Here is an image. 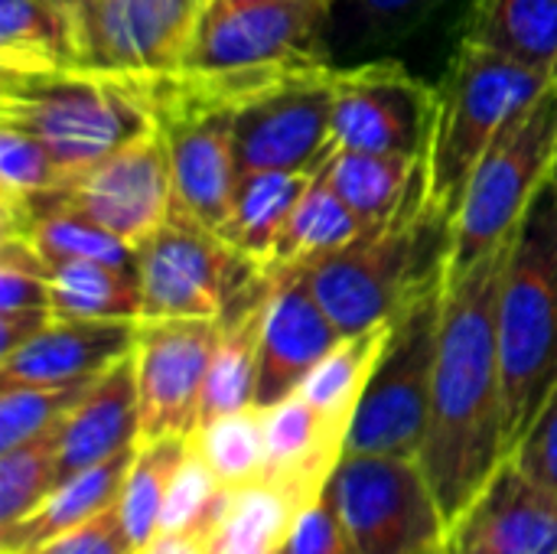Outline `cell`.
I'll list each match as a JSON object with an SVG mask.
<instances>
[{
    "label": "cell",
    "instance_id": "1",
    "mask_svg": "<svg viewBox=\"0 0 557 554\" xmlns=\"http://www.w3.org/2000/svg\"><path fill=\"white\" fill-rule=\"evenodd\" d=\"M509 242L444 278L431 418L418 464L450 529L509 457L496 330Z\"/></svg>",
    "mask_w": 557,
    "mask_h": 554
},
{
    "label": "cell",
    "instance_id": "2",
    "mask_svg": "<svg viewBox=\"0 0 557 554\" xmlns=\"http://www.w3.org/2000/svg\"><path fill=\"white\" fill-rule=\"evenodd\" d=\"M454 219L428 202V173L408 202L352 245L307 268V281L343 336L392 323L447 278Z\"/></svg>",
    "mask_w": 557,
    "mask_h": 554
},
{
    "label": "cell",
    "instance_id": "3",
    "mask_svg": "<svg viewBox=\"0 0 557 554\" xmlns=\"http://www.w3.org/2000/svg\"><path fill=\"white\" fill-rule=\"evenodd\" d=\"M496 330L506 451L512 454L557 389V189L552 180L512 232Z\"/></svg>",
    "mask_w": 557,
    "mask_h": 554
},
{
    "label": "cell",
    "instance_id": "4",
    "mask_svg": "<svg viewBox=\"0 0 557 554\" xmlns=\"http://www.w3.org/2000/svg\"><path fill=\"white\" fill-rule=\"evenodd\" d=\"M0 121L29 131L69 173L157 127L134 75L91 65L62 72H3Z\"/></svg>",
    "mask_w": 557,
    "mask_h": 554
},
{
    "label": "cell",
    "instance_id": "5",
    "mask_svg": "<svg viewBox=\"0 0 557 554\" xmlns=\"http://www.w3.org/2000/svg\"><path fill=\"white\" fill-rule=\"evenodd\" d=\"M548 85L552 78L490 49L473 42L460 46L444 88L437 91V121L428 150V202L434 209L457 219L483 153Z\"/></svg>",
    "mask_w": 557,
    "mask_h": 554
},
{
    "label": "cell",
    "instance_id": "6",
    "mask_svg": "<svg viewBox=\"0 0 557 554\" xmlns=\"http://www.w3.org/2000/svg\"><path fill=\"white\" fill-rule=\"evenodd\" d=\"M557 150V82H552L476 163L454 219L447 278L506 245L529 202L552 180Z\"/></svg>",
    "mask_w": 557,
    "mask_h": 554
},
{
    "label": "cell",
    "instance_id": "7",
    "mask_svg": "<svg viewBox=\"0 0 557 554\" xmlns=\"http://www.w3.org/2000/svg\"><path fill=\"white\" fill-rule=\"evenodd\" d=\"M441 310L444 281L431 284L392 320L388 343L352 418L346 454L421 457L431 418Z\"/></svg>",
    "mask_w": 557,
    "mask_h": 554
},
{
    "label": "cell",
    "instance_id": "8",
    "mask_svg": "<svg viewBox=\"0 0 557 554\" xmlns=\"http://www.w3.org/2000/svg\"><path fill=\"white\" fill-rule=\"evenodd\" d=\"M137 271L144 317L222 320L268 268L173 202L170 219L137 248Z\"/></svg>",
    "mask_w": 557,
    "mask_h": 554
},
{
    "label": "cell",
    "instance_id": "9",
    "mask_svg": "<svg viewBox=\"0 0 557 554\" xmlns=\"http://www.w3.org/2000/svg\"><path fill=\"white\" fill-rule=\"evenodd\" d=\"M352 554H444L450 526L408 457L346 454L330 480Z\"/></svg>",
    "mask_w": 557,
    "mask_h": 554
},
{
    "label": "cell",
    "instance_id": "10",
    "mask_svg": "<svg viewBox=\"0 0 557 554\" xmlns=\"http://www.w3.org/2000/svg\"><path fill=\"white\" fill-rule=\"evenodd\" d=\"M323 29L326 0H209L189 36L183 65L261 69L326 62Z\"/></svg>",
    "mask_w": 557,
    "mask_h": 554
},
{
    "label": "cell",
    "instance_id": "11",
    "mask_svg": "<svg viewBox=\"0 0 557 554\" xmlns=\"http://www.w3.org/2000/svg\"><path fill=\"white\" fill-rule=\"evenodd\" d=\"M437 91L392 59L336 69L333 147L428 160Z\"/></svg>",
    "mask_w": 557,
    "mask_h": 554
},
{
    "label": "cell",
    "instance_id": "12",
    "mask_svg": "<svg viewBox=\"0 0 557 554\" xmlns=\"http://www.w3.org/2000/svg\"><path fill=\"white\" fill-rule=\"evenodd\" d=\"M336 65L304 69L235 111V157L242 173H317L333 150Z\"/></svg>",
    "mask_w": 557,
    "mask_h": 554
},
{
    "label": "cell",
    "instance_id": "13",
    "mask_svg": "<svg viewBox=\"0 0 557 554\" xmlns=\"http://www.w3.org/2000/svg\"><path fill=\"white\" fill-rule=\"evenodd\" d=\"M219 336V320L144 317L137 323L134 366L140 392V444L193 438L199 431L202 392Z\"/></svg>",
    "mask_w": 557,
    "mask_h": 554
},
{
    "label": "cell",
    "instance_id": "14",
    "mask_svg": "<svg viewBox=\"0 0 557 554\" xmlns=\"http://www.w3.org/2000/svg\"><path fill=\"white\" fill-rule=\"evenodd\" d=\"M65 206L140 248L173 212V160L160 127L75 170L59 189Z\"/></svg>",
    "mask_w": 557,
    "mask_h": 554
},
{
    "label": "cell",
    "instance_id": "15",
    "mask_svg": "<svg viewBox=\"0 0 557 554\" xmlns=\"http://www.w3.org/2000/svg\"><path fill=\"white\" fill-rule=\"evenodd\" d=\"M209 0H91L82 23L85 65L104 72H166L183 65Z\"/></svg>",
    "mask_w": 557,
    "mask_h": 554
},
{
    "label": "cell",
    "instance_id": "16",
    "mask_svg": "<svg viewBox=\"0 0 557 554\" xmlns=\"http://www.w3.org/2000/svg\"><path fill=\"white\" fill-rule=\"evenodd\" d=\"M343 343V333L317 300L307 271H277V287L268 307L255 405L274 408L300 392L307 376Z\"/></svg>",
    "mask_w": 557,
    "mask_h": 554
},
{
    "label": "cell",
    "instance_id": "17",
    "mask_svg": "<svg viewBox=\"0 0 557 554\" xmlns=\"http://www.w3.org/2000/svg\"><path fill=\"white\" fill-rule=\"evenodd\" d=\"M157 127L170 144L176 206L222 235L242 176L235 157V111H189Z\"/></svg>",
    "mask_w": 557,
    "mask_h": 554
},
{
    "label": "cell",
    "instance_id": "18",
    "mask_svg": "<svg viewBox=\"0 0 557 554\" xmlns=\"http://www.w3.org/2000/svg\"><path fill=\"white\" fill-rule=\"evenodd\" d=\"M264 487L277 490L294 509H307L323 496L346 457L349 431L320 415L300 392L264 408Z\"/></svg>",
    "mask_w": 557,
    "mask_h": 554
},
{
    "label": "cell",
    "instance_id": "19",
    "mask_svg": "<svg viewBox=\"0 0 557 554\" xmlns=\"http://www.w3.org/2000/svg\"><path fill=\"white\" fill-rule=\"evenodd\" d=\"M140 320H82L55 317L42 333L0 359V382L69 385L114 369L137 346Z\"/></svg>",
    "mask_w": 557,
    "mask_h": 554
},
{
    "label": "cell",
    "instance_id": "20",
    "mask_svg": "<svg viewBox=\"0 0 557 554\" xmlns=\"http://www.w3.org/2000/svg\"><path fill=\"white\" fill-rule=\"evenodd\" d=\"M450 532L490 554H557V493L506 457Z\"/></svg>",
    "mask_w": 557,
    "mask_h": 554
},
{
    "label": "cell",
    "instance_id": "21",
    "mask_svg": "<svg viewBox=\"0 0 557 554\" xmlns=\"http://www.w3.org/2000/svg\"><path fill=\"white\" fill-rule=\"evenodd\" d=\"M140 444V392L134 353L108 369L59 431V483ZM55 483V487H59Z\"/></svg>",
    "mask_w": 557,
    "mask_h": 554
},
{
    "label": "cell",
    "instance_id": "22",
    "mask_svg": "<svg viewBox=\"0 0 557 554\" xmlns=\"http://www.w3.org/2000/svg\"><path fill=\"white\" fill-rule=\"evenodd\" d=\"M137 447L121 451L117 457L62 480L29 516H23L10 529H0V552L33 554L46 542H52L55 535H62V532L101 516L104 509L117 506Z\"/></svg>",
    "mask_w": 557,
    "mask_h": 554
},
{
    "label": "cell",
    "instance_id": "23",
    "mask_svg": "<svg viewBox=\"0 0 557 554\" xmlns=\"http://www.w3.org/2000/svg\"><path fill=\"white\" fill-rule=\"evenodd\" d=\"M447 0H326L323 56L346 69L414 36Z\"/></svg>",
    "mask_w": 557,
    "mask_h": 554
},
{
    "label": "cell",
    "instance_id": "24",
    "mask_svg": "<svg viewBox=\"0 0 557 554\" xmlns=\"http://www.w3.org/2000/svg\"><path fill=\"white\" fill-rule=\"evenodd\" d=\"M463 42L557 82V0H473Z\"/></svg>",
    "mask_w": 557,
    "mask_h": 554
},
{
    "label": "cell",
    "instance_id": "25",
    "mask_svg": "<svg viewBox=\"0 0 557 554\" xmlns=\"http://www.w3.org/2000/svg\"><path fill=\"white\" fill-rule=\"evenodd\" d=\"M0 65L10 75L85 65L78 23L49 0H0Z\"/></svg>",
    "mask_w": 557,
    "mask_h": 554
},
{
    "label": "cell",
    "instance_id": "26",
    "mask_svg": "<svg viewBox=\"0 0 557 554\" xmlns=\"http://www.w3.org/2000/svg\"><path fill=\"white\" fill-rule=\"evenodd\" d=\"M310 176L313 173H287V170L242 173L222 238L228 245H235L245 258L271 268L274 251L287 232V222H290Z\"/></svg>",
    "mask_w": 557,
    "mask_h": 554
},
{
    "label": "cell",
    "instance_id": "27",
    "mask_svg": "<svg viewBox=\"0 0 557 554\" xmlns=\"http://www.w3.org/2000/svg\"><path fill=\"white\" fill-rule=\"evenodd\" d=\"M369 225L339 193L336 186L330 183V176L323 173V163L320 170L310 176L290 222H287V232L274 251V261H271V271H294V268H313L317 261L336 255L339 248L352 245L356 238H362Z\"/></svg>",
    "mask_w": 557,
    "mask_h": 554
},
{
    "label": "cell",
    "instance_id": "28",
    "mask_svg": "<svg viewBox=\"0 0 557 554\" xmlns=\"http://www.w3.org/2000/svg\"><path fill=\"white\" fill-rule=\"evenodd\" d=\"M323 173L369 225H382L408 202L414 186L424 180L428 160L333 147L323 160Z\"/></svg>",
    "mask_w": 557,
    "mask_h": 554
},
{
    "label": "cell",
    "instance_id": "29",
    "mask_svg": "<svg viewBox=\"0 0 557 554\" xmlns=\"http://www.w3.org/2000/svg\"><path fill=\"white\" fill-rule=\"evenodd\" d=\"M49 300L55 317L140 320L144 287L137 264L65 261L49 268Z\"/></svg>",
    "mask_w": 557,
    "mask_h": 554
},
{
    "label": "cell",
    "instance_id": "30",
    "mask_svg": "<svg viewBox=\"0 0 557 554\" xmlns=\"http://www.w3.org/2000/svg\"><path fill=\"white\" fill-rule=\"evenodd\" d=\"M388 333H392V323L372 327L356 336H343V343L307 376V382L300 385V395L333 424L349 431L359 411V402L369 389V379L382 359Z\"/></svg>",
    "mask_w": 557,
    "mask_h": 554
},
{
    "label": "cell",
    "instance_id": "31",
    "mask_svg": "<svg viewBox=\"0 0 557 554\" xmlns=\"http://www.w3.org/2000/svg\"><path fill=\"white\" fill-rule=\"evenodd\" d=\"M189 451V438H160L144 441L134 454V464L121 493V522L134 549L140 552L163 526V506L170 496V483Z\"/></svg>",
    "mask_w": 557,
    "mask_h": 554
},
{
    "label": "cell",
    "instance_id": "32",
    "mask_svg": "<svg viewBox=\"0 0 557 554\" xmlns=\"http://www.w3.org/2000/svg\"><path fill=\"white\" fill-rule=\"evenodd\" d=\"M193 444L225 490L242 493L264 480V460H268L264 408L251 405V408L222 415L202 424L193 434Z\"/></svg>",
    "mask_w": 557,
    "mask_h": 554
},
{
    "label": "cell",
    "instance_id": "33",
    "mask_svg": "<svg viewBox=\"0 0 557 554\" xmlns=\"http://www.w3.org/2000/svg\"><path fill=\"white\" fill-rule=\"evenodd\" d=\"M294 509L277 490L258 483L232 496V506L209 539V554H274L287 545Z\"/></svg>",
    "mask_w": 557,
    "mask_h": 554
},
{
    "label": "cell",
    "instance_id": "34",
    "mask_svg": "<svg viewBox=\"0 0 557 554\" xmlns=\"http://www.w3.org/2000/svg\"><path fill=\"white\" fill-rule=\"evenodd\" d=\"M59 431H62V424L0 454V529L16 526L55 490V483H59Z\"/></svg>",
    "mask_w": 557,
    "mask_h": 554
},
{
    "label": "cell",
    "instance_id": "35",
    "mask_svg": "<svg viewBox=\"0 0 557 554\" xmlns=\"http://www.w3.org/2000/svg\"><path fill=\"white\" fill-rule=\"evenodd\" d=\"M98 379L69 382V385L0 382V454L46 434L55 424H62Z\"/></svg>",
    "mask_w": 557,
    "mask_h": 554
},
{
    "label": "cell",
    "instance_id": "36",
    "mask_svg": "<svg viewBox=\"0 0 557 554\" xmlns=\"http://www.w3.org/2000/svg\"><path fill=\"white\" fill-rule=\"evenodd\" d=\"M232 490H225L219 483V477L212 473V467L202 460V454L196 451L193 438H189V451L170 483V496L163 506V526L160 532H189L199 539H212V532L219 529V522L225 519L228 506H232Z\"/></svg>",
    "mask_w": 557,
    "mask_h": 554
},
{
    "label": "cell",
    "instance_id": "37",
    "mask_svg": "<svg viewBox=\"0 0 557 554\" xmlns=\"http://www.w3.org/2000/svg\"><path fill=\"white\" fill-rule=\"evenodd\" d=\"M69 170L20 124L0 121V196L3 202L52 193L65 183Z\"/></svg>",
    "mask_w": 557,
    "mask_h": 554
},
{
    "label": "cell",
    "instance_id": "38",
    "mask_svg": "<svg viewBox=\"0 0 557 554\" xmlns=\"http://www.w3.org/2000/svg\"><path fill=\"white\" fill-rule=\"evenodd\" d=\"M52 307L49 300V264L20 235H3L0 242V313Z\"/></svg>",
    "mask_w": 557,
    "mask_h": 554
},
{
    "label": "cell",
    "instance_id": "39",
    "mask_svg": "<svg viewBox=\"0 0 557 554\" xmlns=\"http://www.w3.org/2000/svg\"><path fill=\"white\" fill-rule=\"evenodd\" d=\"M287 554H352L330 487L323 490L317 503H310L294 519V529L287 535Z\"/></svg>",
    "mask_w": 557,
    "mask_h": 554
},
{
    "label": "cell",
    "instance_id": "40",
    "mask_svg": "<svg viewBox=\"0 0 557 554\" xmlns=\"http://www.w3.org/2000/svg\"><path fill=\"white\" fill-rule=\"evenodd\" d=\"M33 554H137V549L124 532L121 509L111 506L101 516L55 535L52 542H46Z\"/></svg>",
    "mask_w": 557,
    "mask_h": 554
},
{
    "label": "cell",
    "instance_id": "41",
    "mask_svg": "<svg viewBox=\"0 0 557 554\" xmlns=\"http://www.w3.org/2000/svg\"><path fill=\"white\" fill-rule=\"evenodd\" d=\"M535 483L557 493V389L542 405L539 418L519 441V447L509 454Z\"/></svg>",
    "mask_w": 557,
    "mask_h": 554
},
{
    "label": "cell",
    "instance_id": "42",
    "mask_svg": "<svg viewBox=\"0 0 557 554\" xmlns=\"http://www.w3.org/2000/svg\"><path fill=\"white\" fill-rule=\"evenodd\" d=\"M55 320L52 307H26V310H3L0 313V359L16 353L36 333H42Z\"/></svg>",
    "mask_w": 557,
    "mask_h": 554
},
{
    "label": "cell",
    "instance_id": "43",
    "mask_svg": "<svg viewBox=\"0 0 557 554\" xmlns=\"http://www.w3.org/2000/svg\"><path fill=\"white\" fill-rule=\"evenodd\" d=\"M49 3H55V7H62L75 23H78V33H82V23H85V13H88V7H91V0H49Z\"/></svg>",
    "mask_w": 557,
    "mask_h": 554
},
{
    "label": "cell",
    "instance_id": "44",
    "mask_svg": "<svg viewBox=\"0 0 557 554\" xmlns=\"http://www.w3.org/2000/svg\"><path fill=\"white\" fill-rule=\"evenodd\" d=\"M444 554H490V552H483L480 545H473V542H467L463 535L450 532V535H447V549H444Z\"/></svg>",
    "mask_w": 557,
    "mask_h": 554
},
{
    "label": "cell",
    "instance_id": "45",
    "mask_svg": "<svg viewBox=\"0 0 557 554\" xmlns=\"http://www.w3.org/2000/svg\"><path fill=\"white\" fill-rule=\"evenodd\" d=\"M552 183H555V189H557V150H555V167H552Z\"/></svg>",
    "mask_w": 557,
    "mask_h": 554
},
{
    "label": "cell",
    "instance_id": "46",
    "mask_svg": "<svg viewBox=\"0 0 557 554\" xmlns=\"http://www.w3.org/2000/svg\"><path fill=\"white\" fill-rule=\"evenodd\" d=\"M274 554H287V545H284V549H281V552H274Z\"/></svg>",
    "mask_w": 557,
    "mask_h": 554
}]
</instances>
